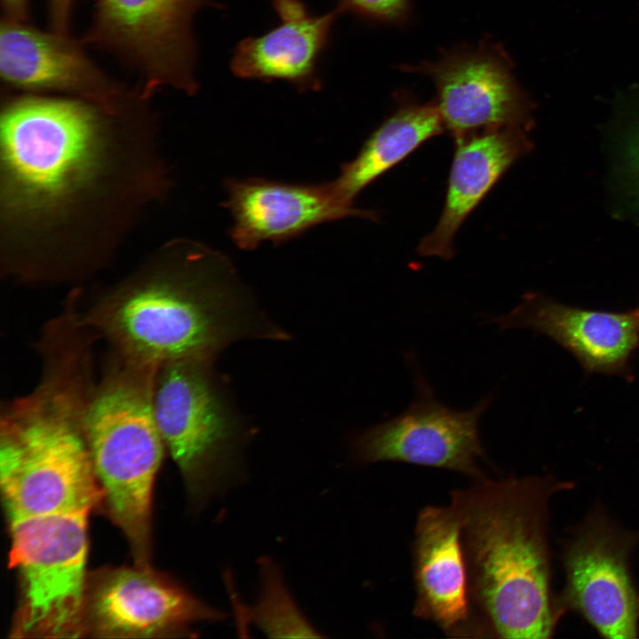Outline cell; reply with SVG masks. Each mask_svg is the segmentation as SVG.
<instances>
[{
	"label": "cell",
	"instance_id": "obj_1",
	"mask_svg": "<svg viewBox=\"0 0 639 639\" xmlns=\"http://www.w3.org/2000/svg\"><path fill=\"white\" fill-rule=\"evenodd\" d=\"M121 108L84 99L10 101L0 124L6 270L27 280L71 278L68 248L144 182V147Z\"/></svg>",
	"mask_w": 639,
	"mask_h": 639
},
{
	"label": "cell",
	"instance_id": "obj_2",
	"mask_svg": "<svg viewBox=\"0 0 639 639\" xmlns=\"http://www.w3.org/2000/svg\"><path fill=\"white\" fill-rule=\"evenodd\" d=\"M81 314L113 351L157 367L215 360L243 339L287 337L257 309L225 254L189 241L169 244Z\"/></svg>",
	"mask_w": 639,
	"mask_h": 639
},
{
	"label": "cell",
	"instance_id": "obj_3",
	"mask_svg": "<svg viewBox=\"0 0 639 639\" xmlns=\"http://www.w3.org/2000/svg\"><path fill=\"white\" fill-rule=\"evenodd\" d=\"M572 486L552 477H485L450 493L475 613L486 636L553 633L558 619L549 588L548 501Z\"/></svg>",
	"mask_w": 639,
	"mask_h": 639
},
{
	"label": "cell",
	"instance_id": "obj_4",
	"mask_svg": "<svg viewBox=\"0 0 639 639\" xmlns=\"http://www.w3.org/2000/svg\"><path fill=\"white\" fill-rule=\"evenodd\" d=\"M36 387L1 414L0 484L7 517L90 513L102 505L83 419L95 381L85 344L55 338L39 347Z\"/></svg>",
	"mask_w": 639,
	"mask_h": 639
},
{
	"label": "cell",
	"instance_id": "obj_5",
	"mask_svg": "<svg viewBox=\"0 0 639 639\" xmlns=\"http://www.w3.org/2000/svg\"><path fill=\"white\" fill-rule=\"evenodd\" d=\"M157 369L112 350L83 419L102 505L137 564H149L153 489L166 449L154 406Z\"/></svg>",
	"mask_w": 639,
	"mask_h": 639
},
{
	"label": "cell",
	"instance_id": "obj_6",
	"mask_svg": "<svg viewBox=\"0 0 639 639\" xmlns=\"http://www.w3.org/2000/svg\"><path fill=\"white\" fill-rule=\"evenodd\" d=\"M213 362L162 364L154 383L159 431L199 504L233 481L243 441L240 420L217 382Z\"/></svg>",
	"mask_w": 639,
	"mask_h": 639
},
{
	"label": "cell",
	"instance_id": "obj_7",
	"mask_svg": "<svg viewBox=\"0 0 639 639\" xmlns=\"http://www.w3.org/2000/svg\"><path fill=\"white\" fill-rule=\"evenodd\" d=\"M89 513L8 517L10 565L21 582L15 637L84 635Z\"/></svg>",
	"mask_w": 639,
	"mask_h": 639
},
{
	"label": "cell",
	"instance_id": "obj_8",
	"mask_svg": "<svg viewBox=\"0 0 639 639\" xmlns=\"http://www.w3.org/2000/svg\"><path fill=\"white\" fill-rule=\"evenodd\" d=\"M414 397L401 414L374 425L352 440L356 462H398L449 469L474 481L487 477L480 463L485 454L478 423L493 396L487 394L467 410L452 408L438 399L413 355Z\"/></svg>",
	"mask_w": 639,
	"mask_h": 639
},
{
	"label": "cell",
	"instance_id": "obj_9",
	"mask_svg": "<svg viewBox=\"0 0 639 639\" xmlns=\"http://www.w3.org/2000/svg\"><path fill=\"white\" fill-rule=\"evenodd\" d=\"M638 542L639 532L621 530L594 509L563 552L565 584L554 598L557 619L574 611L602 636L636 637L639 596L628 561Z\"/></svg>",
	"mask_w": 639,
	"mask_h": 639
},
{
	"label": "cell",
	"instance_id": "obj_10",
	"mask_svg": "<svg viewBox=\"0 0 639 639\" xmlns=\"http://www.w3.org/2000/svg\"><path fill=\"white\" fill-rule=\"evenodd\" d=\"M225 616L150 565L101 569L88 577L84 635L184 636L193 625Z\"/></svg>",
	"mask_w": 639,
	"mask_h": 639
},
{
	"label": "cell",
	"instance_id": "obj_11",
	"mask_svg": "<svg viewBox=\"0 0 639 639\" xmlns=\"http://www.w3.org/2000/svg\"><path fill=\"white\" fill-rule=\"evenodd\" d=\"M209 0H96L91 39L116 50L143 72L147 86L193 93L192 22Z\"/></svg>",
	"mask_w": 639,
	"mask_h": 639
},
{
	"label": "cell",
	"instance_id": "obj_12",
	"mask_svg": "<svg viewBox=\"0 0 639 639\" xmlns=\"http://www.w3.org/2000/svg\"><path fill=\"white\" fill-rule=\"evenodd\" d=\"M404 68L431 78L434 102L454 139L532 126V103L515 80L510 61L495 46L451 51L436 62Z\"/></svg>",
	"mask_w": 639,
	"mask_h": 639
},
{
	"label": "cell",
	"instance_id": "obj_13",
	"mask_svg": "<svg viewBox=\"0 0 639 639\" xmlns=\"http://www.w3.org/2000/svg\"><path fill=\"white\" fill-rule=\"evenodd\" d=\"M222 206L233 217L229 235L242 250L296 239L318 225L349 217L375 220V212L344 203L333 181L294 184L261 178H228Z\"/></svg>",
	"mask_w": 639,
	"mask_h": 639
},
{
	"label": "cell",
	"instance_id": "obj_14",
	"mask_svg": "<svg viewBox=\"0 0 639 639\" xmlns=\"http://www.w3.org/2000/svg\"><path fill=\"white\" fill-rule=\"evenodd\" d=\"M415 602L413 613L448 636H484L475 613L459 517L449 507L427 506L413 542Z\"/></svg>",
	"mask_w": 639,
	"mask_h": 639
},
{
	"label": "cell",
	"instance_id": "obj_15",
	"mask_svg": "<svg viewBox=\"0 0 639 639\" xmlns=\"http://www.w3.org/2000/svg\"><path fill=\"white\" fill-rule=\"evenodd\" d=\"M489 320L499 330L523 327L545 335L572 353L588 373L632 375L629 362L639 348V307L590 310L527 293L509 312Z\"/></svg>",
	"mask_w": 639,
	"mask_h": 639
},
{
	"label": "cell",
	"instance_id": "obj_16",
	"mask_svg": "<svg viewBox=\"0 0 639 639\" xmlns=\"http://www.w3.org/2000/svg\"><path fill=\"white\" fill-rule=\"evenodd\" d=\"M67 35L42 32L5 19L0 30V74L15 88L63 91L108 106L121 92Z\"/></svg>",
	"mask_w": 639,
	"mask_h": 639
},
{
	"label": "cell",
	"instance_id": "obj_17",
	"mask_svg": "<svg viewBox=\"0 0 639 639\" xmlns=\"http://www.w3.org/2000/svg\"><path fill=\"white\" fill-rule=\"evenodd\" d=\"M522 128H502L455 138L446 198L434 229L418 246L422 256L449 259L454 238L506 171L532 148Z\"/></svg>",
	"mask_w": 639,
	"mask_h": 639
},
{
	"label": "cell",
	"instance_id": "obj_18",
	"mask_svg": "<svg viewBox=\"0 0 639 639\" xmlns=\"http://www.w3.org/2000/svg\"><path fill=\"white\" fill-rule=\"evenodd\" d=\"M273 7L279 25L240 42L232 72L242 79L281 80L303 91L319 90L317 65L342 11L312 14L301 0H273Z\"/></svg>",
	"mask_w": 639,
	"mask_h": 639
},
{
	"label": "cell",
	"instance_id": "obj_19",
	"mask_svg": "<svg viewBox=\"0 0 639 639\" xmlns=\"http://www.w3.org/2000/svg\"><path fill=\"white\" fill-rule=\"evenodd\" d=\"M445 128L435 102L402 100L397 110L367 138L357 156L343 163L334 186L354 206L357 196Z\"/></svg>",
	"mask_w": 639,
	"mask_h": 639
},
{
	"label": "cell",
	"instance_id": "obj_20",
	"mask_svg": "<svg viewBox=\"0 0 639 639\" xmlns=\"http://www.w3.org/2000/svg\"><path fill=\"white\" fill-rule=\"evenodd\" d=\"M261 591L253 606L240 611L241 622L258 627L270 637H320L294 602L275 564L260 563Z\"/></svg>",
	"mask_w": 639,
	"mask_h": 639
},
{
	"label": "cell",
	"instance_id": "obj_21",
	"mask_svg": "<svg viewBox=\"0 0 639 639\" xmlns=\"http://www.w3.org/2000/svg\"><path fill=\"white\" fill-rule=\"evenodd\" d=\"M633 106L635 117L621 143L620 171L627 199L639 209V102Z\"/></svg>",
	"mask_w": 639,
	"mask_h": 639
},
{
	"label": "cell",
	"instance_id": "obj_22",
	"mask_svg": "<svg viewBox=\"0 0 639 639\" xmlns=\"http://www.w3.org/2000/svg\"><path fill=\"white\" fill-rule=\"evenodd\" d=\"M342 12H354L376 21L399 23L409 15L408 0H340Z\"/></svg>",
	"mask_w": 639,
	"mask_h": 639
},
{
	"label": "cell",
	"instance_id": "obj_23",
	"mask_svg": "<svg viewBox=\"0 0 639 639\" xmlns=\"http://www.w3.org/2000/svg\"><path fill=\"white\" fill-rule=\"evenodd\" d=\"M73 0H50V18L53 32L67 35Z\"/></svg>",
	"mask_w": 639,
	"mask_h": 639
},
{
	"label": "cell",
	"instance_id": "obj_24",
	"mask_svg": "<svg viewBox=\"0 0 639 639\" xmlns=\"http://www.w3.org/2000/svg\"><path fill=\"white\" fill-rule=\"evenodd\" d=\"M28 0H1L5 19L24 21Z\"/></svg>",
	"mask_w": 639,
	"mask_h": 639
}]
</instances>
